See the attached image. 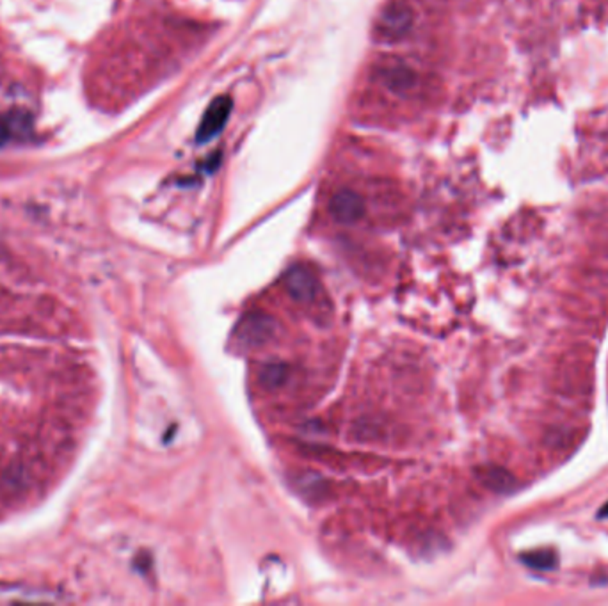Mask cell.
<instances>
[{
	"label": "cell",
	"mask_w": 608,
	"mask_h": 606,
	"mask_svg": "<svg viewBox=\"0 0 608 606\" xmlns=\"http://www.w3.org/2000/svg\"><path fill=\"white\" fill-rule=\"evenodd\" d=\"M9 136H11V130H9V125L4 121V120H0V148L7 143V139H9Z\"/></svg>",
	"instance_id": "10"
},
{
	"label": "cell",
	"mask_w": 608,
	"mask_h": 606,
	"mask_svg": "<svg viewBox=\"0 0 608 606\" xmlns=\"http://www.w3.org/2000/svg\"><path fill=\"white\" fill-rule=\"evenodd\" d=\"M288 379V367L285 363H267L260 372V383L267 390H276Z\"/></svg>",
	"instance_id": "7"
},
{
	"label": "cell",
	"mask_w": 608,
	"mask_h": 606,
	"mask_svg": "<svg viewBox=\"0 0 608 606\" xmlns=\"http://www.w3.org/2000/svg\"><path fill=\"white\" fill-rule=\"evenodd\" d=\"M285 285L288 294L301 303H310L317 297L319 294V281L317 278L304 267H294L287 278Z\"/></svg>",
	"instance_id": "5"
},
{
	"label": "cell",
	"mask_w": 608,
	"mask_h": 606,
	"mask_svg": "<svg viewBox=\"0 0 608 606\" xmlns=\"http://www.w3.org/2000/svg\"><path fill=\"white\" fill-rule=\"evenodd\" d=\"M414 23V12L405 0H390L383 5L376 18L374 34L381 43H396L404 39Z\"/></svg>",
	"instance_id": "1"
},
{
	"label": "cell",
	"mask_w": 608,
	"mask_h": 606,
	"mask_svg": "<svg viewBox=\"0 0 608 606\" xmlns=\"http://www.w3.org/2000/svg\"><path fill=\"white\" fill-rule=\"evenodd\" d=\"M379 80L397 95H405L412 91L418 84L416 71L411 70L405 62L401 61H388L379 68Z\"/></svg>",
	"instance_id": "3"
},
{
	"label": "cell",
	"mask_w": 608,
	"mask_h": 606,
	"mask_svg": "<svg viewBox=\"0 0 608 606\" xmlns=\"http://www.w3.org/2000/svg\"><path fill=\"white\" fill-rule=\"evenodd\" d=\"M229 112H231L229 96L215 98L204 111L202 123L198 127V141H208L213 136H217L228 123Z\"/></svg>",
	"instance_id": "4"
},
{
	"label": "cell",
	"mask_w": 608,
	"mask_h": 606,
	"mask_svg": "<svg viewBox=\"0 0 608 606\" xmlns=\"http://www.w3.org/2000/svg\"><path fill=\"white\" fill-rule=\"evenodd\" d=\"M523 562L529 568L546 571V569H552V568L557 566V555L554 552H550V550H539V552H532V553L525 555Z\"/></svg>",
	"instance_id": "8"
},
{
	"label": "cell",
	"mask_w": 608,
	"mask_h": 606,
	"mask_svg": "<svg viewBox=\"0 0 608 606\" xmlns=\"http://www.w3.org/2000/svg\"><path fill=\"white\" fill-rule=\"evenodd\" d=\"M500 475H502L500 469H495V471H491V473L487 475V484H489L493 489H498V491L507 489L509 484L512 482V477H509L507 473H504V477H500Z\"/></svg>",
	"instance_id": "9"
},
{
	"label": "cell",
	"mask_w": 608,
	"mask_h": 606,
	"mask_svg": "<svg viewBox=\"0 0 608 606\" xmlns=\"http://www.w3.org/2000/svg\"><path fill=\"white\" fill-rule=\"evenodd\" d=\"M278 322L263 313H253L242 320L237 329V340L242 347L256 349L276 338Z\"/></svg>",
	"instance_id": "2"
},
{
	"label": "cell",
	"mask_w": 608,
	"mask_h": 606,
	"mask_svg": "<svg viewBox=\"0 0 608 606\" xmlns=\"http://www.w3.org/2000/svg\"><path fill=\"white\" fill-rule=\"evenodd\" d=\"M331 213L340 222H356L363 215V200L354 191H338L331 200Z\"/></svg>",
	"instance_id": "6"
}]
</instances>
